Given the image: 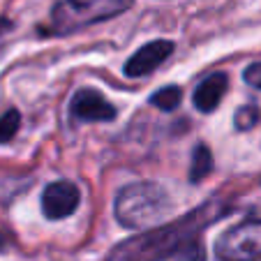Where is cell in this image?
Wrapping results in <instances>:
<instances>
[{"label":"cell","instance_id":"cell-1","mask_svg":"<svg viewBox=\"0 0 261 261\" xmlns=\"http://www.w3.org/2000/svg\"><path fill=\"white\" fill-rule=\"evenodd\" d=\"M227 213L229 208L224 206V201H208L171 224H162L141 236L118 243L104 261H164L169 256H176L185 243L197 238L203 229Z\"/></svg>","mask_w":261,"mask_h":261},{"label":"cell","instance_id":"cell-2","mask_svg":"<svg viewBox=\"0 0 261 261\" xmlns=\"http://www.w3.org/2000/svg\"><path fill=\"white\" fill-rule=\"evenodd\" d=\"M169 211V194L155 182L125 185L116 197V220L127 229H143L160 222Z\"/></svg>","mask_w":261,"mask_h":261},{"label":"cell","instance_id":"cell-3","mask_svg":"<svg viewBox=\"0 0 261 261\" xmlns=\"http://www.w3.org/2000/svg\"><path fill=\"white\" fill-rule=\"evenodd\" d=\"M134 5V0H60L51 7V33L69 35L93 23L120 16Z\"/></svg>","mask_w":261,"mask_h":261},{"label":"cell","instance_id":"cell-4","mask_svg":"<svg viewBox=\"0 0 261 261\" xmlns=\"http://www.w3.org/2000/svg\"><path fill=\"white\" fill-rule=\"evenodd\" d=\"M220 261H261V220L236 224L215 245Z\"/></svg>","mask_w":261,"mask_h":261},{"label":"cell","instance_id":"cell-5","mask_svg":"<svg viewBox=\"0 0 261 261\" xmlns=\"http://www.w3.org/2000/svg\"><path fill=\"white\" fill-rule=\"evenodd\" d=\"M81 201L79 188L69 180H56L49 182L42 192V211L49 220H63L69 217Z\"/></svg>","mask_w":261,"mask_h":261},{"label":"cell","instance_id":"cell-6","mask_svg":"<svg viewBox=\"0 0 261 261\" xmlns=\"http://www.w3.org/2000/svg\"><path fill=\"white\" fill-rule=\"evenodd\" d=\"M72 116L86 123H99V120H114L116 118V107L102 97L97 90L81 88L79 93L72 97Z\"/></svg>","mask_w":261,"mask_h":261},{"label":"cell","instance_id":"cell-7","mask_svg":"<svg viewBox=\"0 0 261 261\" xmlns=\"http://www.w3.org/2000/svg\"><path fill=\"white\" fill-rule=\"evenodd\" d=\"M171 54H173V42H169V40L148 42L146 46H141V49L125 63L123 72L127 74V76H134V79H137V76H143V74H150Z\"/></svg>","mask_w":261,"mask_h":261},{"label":"cell","instance_id":"cell-8","mask_svg":"<svg viewBox=\"0 0 261 261\" xmlns=\"http://www.w3.org/2000/svg\"><path fill=\"white\" fill-rule=\"evenodd\" d=\"M227 88H229V76L227 74L224 72L211 74V76L203 79L201 84L197 86V90H194V95H192L194 107H197L199 111H203V114L215 111L217 104H220L222 97H224V93H227Z\"/></svg>","mask_w":261,"mask_h":261},{"label":"cell","instance_id":"cell-9","mask_svg":"<svg viewBox=\"0 0 261 261\" xmlns=\"http://www.w3.org/2000/svg\"><path fill=\"white\" fill-rule=\"evenodd\" d=\"M213 171V153L206 143H197L190 162V182H201Z\"/></svg>","mask_w":261,"mask_h":261},{"label":"cell","instance_id":"cell-10","mask_svg":"<svg viewBox=\"0 0 261 261\" xmlns=\"http://www.w3.org/2000/svg\"><path fill=\"white\" fill-rule=\"evenodd\" d=\"M180 99H182L180 88H178V86H167V88H160L158 93H153L150 104L162 109V111H173V109L180 104Z\"/></svg>","mask_w":261,"mask_h":261},{"label":"cell","instance_id":"cell-11","mask_svg":"<svg viewBox=\"0 0 261 261\" xmlns=\"http://www.w3.org/2000/svg\"><path fill=\"white\" fill-rule=\"evenodd\" d=\"M21 116L16 109H10L7 114L0 116V143H7L10 139H14V134L19 132Z\"/></svg>","mask_w":261,"mask_h":261},{"label":"cell","instance_id":"cell-12","mask_svg":"<svg viewBox=\"0 0 261 261\" xmlns=\"http://www.w3.org/2000/svg\"><path fill=\"white\" fill-rule=\"evenodd\" d=\"M256 123H259V109L252 107V104H247V107H241L236 111V116H233V125H236V129H241V132H247V129H252Z\"/></svg>","mask_w":261,"mask_h":261},{"label":"cell","instance_id":"cell-13","mask_svg":"<svg viewBox=\"0 0 261 261\" xmlns=\"http://www.w3.org/2000/svg\"><path fill=\"white\" fill-rule=\"evenodd\" d=\"M176 261H206V247H203L201 238H192L190 243L182 245V250L176 254Z\"/></svg>","mask_w":261,"mask_h":261},{"label":"cell","instance_id":"cell-14","mask_svg":"<svg viewBox=\"0 0 261 261\" xmlns=\"http://www.w3.org/2000/svg\"><path fill=\"white\" fill-rule=\"evenodd\" d=\"M243 79H245L247 86H252V88H259V90H261V63H252L250 67L243 72Z\"/></svg>","mask_w":261,"mask_h":261},{"label":"cell","instance_id":"cell-15","mask_svg":"<svg viewBox=\"0 0 261 261\" xmlns=\"http://www.w3.org/2000/svg\"><path fill=\"white\" fill-rule=\"evenodd\" d=\"M7 30H12V21H7V19H0V35H5Z\"/></svg>","mask_w":261,"mask_h":261},{"label":"cell","instance_id":"cell-16","mask_svg":"<svg viewBox=\"0 0 261 261\" xmlns=\"http://www.w3.org/2000/svg\"><path fill=\"white\" fill-rule=\"evenodd\" d=\"M0 247H5V236L0 233Z\"/></svg>","mask_w":261,"mask_h":261}]
</instances>
